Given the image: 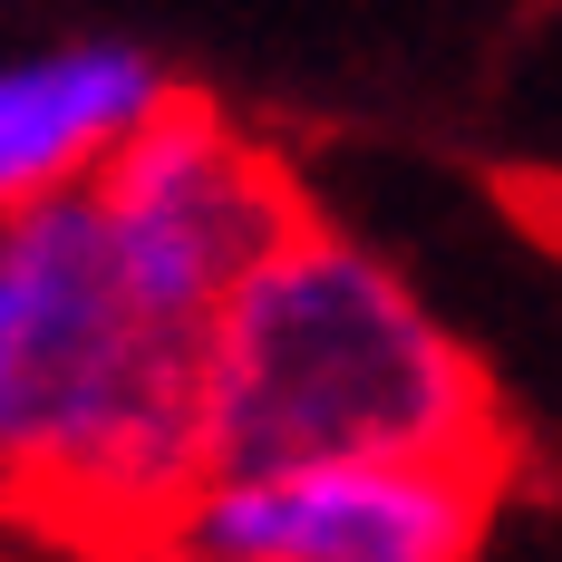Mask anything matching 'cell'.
I'll list each match as a JSON object with an SVG mask.
<instances>
[{"label": "cell", "instance_id": "obj_1", "mask_svg": "<svg viewBox=\"0 0 562 562\" xmlns=\"http://www.w3.org/2000/svg\"><path fill=\"white\" fill-rule=\"evenodd\" d=\"M20 291V437L0 514L146 553L214 465V330L116 262L98 194L0 224Z\"/></svg>", "mask_w": 562, "mask_h": 562}, {"label": "cell", "instance_id": "obj_2", "mask_svg": "<svg viewBox=\"0 0 562 562\" xmlns=\"http://www.w3.org/2000/svg\"><path fill=\"white\" fill-rule=\"evenodd\" d=\"M339 456H514L495 379L417 301L389 252L301 224L224 301L214 330V465L272 475Z\"/></svg>", "mask_w": 562, "mask_h": 562}, {"label": "cell", "instance_id": "obj_3", "mask_svg": "<svg viewBox=\"0 0 562 562\" xmlns=\"http://www.w3.org/2000/svg\"><path fill=\"white\" fill-rule=\"evenodd\" d=\"M505 456H339L204 475L136 562H475Z\"/></svg>", "mask_w": 562, "mask_h": 562}, {"label": "cell", "instance_id": "obj_4", "mask_svg": "<svg viewBox=\"0 0 562 562\" xmlns=\"http://www.w3.org/2000/svg\"><path fill=\"white\" fill-rule=\"evenodd\" d=\"M98 214L116 233V262L175 311L224 321V301L311 224L301 184L272 146H252L224 108L184 98L156 108L108 166H98Z\"/></svg>", "mask_w": 562, "mask_h": 562}, {"label": "cell", "instance_id": "obj_5", "mask_svg": "<svg viewBox=\"0 0 562 562\" xmlns=\"http://www.w3.org/2000/svg\"><path fill=\"white\" fill-rule=\"evenodd\" d=\"M156 108H175V78L136 40H58L0 58V224L98 184V166Z\"/></svg>", "mask_w": 562, "mask_h": 562}, {"label": "cell", "instance_id": "obj_6", "mask_svg": "<svg viewBox=\"0 0 562 562\" xmlns=\"http://www.w3.org/2000/svg\"><path fill=\"white\" fill-rule=\"evenodd\" d=\"M10 437H20V291L0 262V485H10Z\"/></svg>", "mask_w": 562, "mask_h": 562}]
</instances>
